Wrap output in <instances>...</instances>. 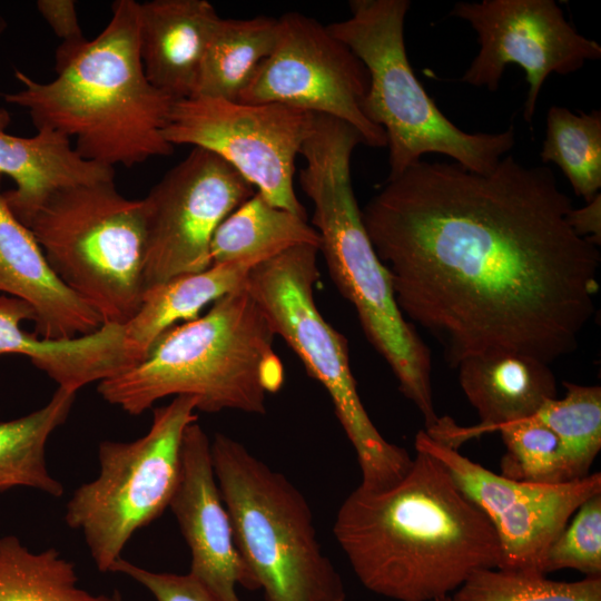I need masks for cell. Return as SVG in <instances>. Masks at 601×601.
Listing matches in <instances>:
<instances>
[{
	"instance_id": "7c38bea8",
	"label": "cell",
	"mask_w": 601,
	"mask_h": 601,
	"mask_svg": "<svg viewBox=\"0 0 601 601\" xmlns=\"http://www.w3.org/2000/svg\"><path fill=\"white\" fill-rule=\"evenodd\" d=\"M366 68L327 26L299 12L277 19L270 55L237 101L274 102L324 115L352 126L364 145L384 148V130L362 110L368 90Z\"/></svg>"
},
{
	"instance_id": "8fae6325",
	"label": "cell",
	"mask_w": 601,
	"mask_h": 601,
	"mask_svg": "<svg viewBox=\"0 0 601 601\" xmlns=\"http://www.w3.org/2000/svg\"><path fill=\"white\" fill-rule=\"evenodd\" d=\"M315 116L274 102L190 97L173 104L164 136L174 147L189 145L217 155L268 203L307 218L294 175Z\"/></svg>"
},
{
	"instance_id": "7a4b0ae2",
	"label": "cell",
	"mask_w": 601,
	"mask_h": 601,
	"mask_svg": "<svg viewBox=\"0 0 601 601\" xmlns=\"http://www.w3.org/2000/svg\"><path fill=\"white\" fill-rule=\"evenodd\" d=\"M415 451L401 481L381 491L358 485L333 525L361 583L396 601L446 597L475 571L502 562L484 513L437 459Z\"/></svg>"
},
{
	"instance_id": "4dcf8cb0",
	"label": "cell",
	"mask_w": 601,
	"mask_h": 601,
	"mask_svg": "<svg viewBox=\"0 0 601 601\" xmlns=\"http://www.w3.org/2000/svg\"><path fill=\"white\" fill-rule=\"evenodd\" d=\"M573 569L585 577H601V493L584 501L550 545L545 574Z\"/></svg>"
},
{
	"instance_id": "cb8c5ba5",
	"label": "cell",
	"mask_w": 601,
	"mask_h": 601,
	"mask_svg": "<svg viewBox=\"0 0 601 601\" xmlns=\"http://www.w3.org/2000/svg\"><path fill=\"white\" fill-rule=\"evenodd\" d=\"M76 393L58 387L42 407L0 423V492L17 486L60 497L63 486L49 472L46 445L68 418Z\"/></svg>"
},
{
	"instance_id": "277c9868",
	"label": "cell",
	"mask_w": 601,
	"mask_h": 601,
	"mask_svg": "<svg viewBox=\"0 0 601 601\" xmlns=\"http://www.w3.org/2000/svg\"><path fill=\"white\" fill-rule=\"evenodd\" d=\"M359 144L352 126L316 115L300 150L305 165L298 179L313 203L312 224L335 286L354 306L366 338L430 430L440 418L433 404L431 353L400 311L388 272L364 227L351 178L352 155Z\"/></svg>"
},
{
	"instance_id": "d6986e66",
	"label": "cell",
	"mask_w": 601,
	"mask_h": 601,
	"mask_svg": "<svg viewBox=\"0 0 601 601\" xmlns=\"http://www.w3.org/2000/svg\"><path fill=\"white\" fill-rule=\"evenodd\" d=\"M219 18L207 0L139 3V52L148 81L175 101L193 97Z\"/></svg>"
},
{
	"instance_id": "30bf717a",
	"label": "cell",
	"mask_w": 601,
	"mask_h": 601,
	"mask_svg": "<svg viewBox=\"0 0 601 601\" xmlns=\"http://www.w3.org/2000/svg\"><path fill=\"white\" fill-rule=\"evenodd\" d=\"M197 401L179 395L152 410L149 431L130 442L102 441L99 473L66 505L67 525L82 533L100 572H109L126 544L169 508L180 474L181 441L197 421Z\"/></svg>"
},
{
	"instance_id": "9c48e42d",
	"label": "cell",
	"mask_w": 601,
	"mask_h": 601,
	"mask_svg": "<svg viewBox=\"0 0 601 601\" xmlns=\"http://www.w3.org/2000/svg\"><path fill=\"white\" fill-rule=\"evenodd\" d=\"M311 245L292 247L260 262L245 285L280 336L303 362L308 375L328 393L334 412L353 445L362 473L361 487L388 489L412 465L408 452L386 441L370 418L352 374L348 344L316 306L317 254Z\"/></svg>"
},
{
	"instance_id": "d6a6232c",
	"label": "cell",
	"mask_w": 601,
	"mask_h": 601,
	"mask_svg": "<svg viewBox=\"0 0 601 601\" xmlns=\"http://www.w3.org/2000/svg\"><path fill=\"white\" fill-rule=\"evenodd\" d=\"M39 14L61 40V47H72L85 42L80 27L77 2L73 0H38Z\"/></svg>"
},
{
	"instance_id": "e0dca14e",
	"label": "cell",
	"mask_w": 601,
	"mask_h": 601,
	"mask_svg": "<svg viewBox=\"0 0 601 601\" xmlns=\"http://www.w3.org/2000/svg\"><path fill=\"white\" fill-rule=\"evenodd\" d=\"M457 367L462 391L481 423L461 427L450 417L443 420L434 440L453 449L472 436L530 418L544 403L556 397L550 365L532 356L515 353L473 356Z\"/></svg>"
},
{
	"instance_id": "6da1fadb",
	"label": "cell",
	"mask_w": 601,
	"mask_h": 601,
	"mask_svg": "<svg viewBox=\"0 0 601 601\" xmlns=\"http://www.w3.org/2000/svg\"><path fill=\"white\" fill-rule=\"evenodd\" d=\"M545 165L512 155L486 175L421 159L361 209L403 316L446 361L515 353L546 364L571 354L595 312L598 246Z\"/></svg>"
},
{
	"instance_id": "ac0fdd59",
	"label": "cell",
	"mask_w": 601,
	"mask_h": 601,
	"mask_svg": "<svg viewBox=\"0 0 601 601\" xmlns=\"http://www.w3.org/2000/svg\"><path fill=\"white\" fill-rule=\"evenodd\" d=\"M0 175V294L28 303L35 334L45 339L88 335L100 317L52 272L30 229L9 208Z\"/></svg>"
},
{
	"instance_id": "ba28073f",
	"label": "cell",
	"mask_w": 601,
	"mask_h": 601,
	"mask_svg": "<svg viewBox=\"0 0 601 601\" xmlns=\"http://www.w3.org/2000/svg\"><path fill=\"white\" fill-rule=\"evenodd\" d=\"M56 276L101 319L125 325L146 290L142 199L114 180L59 188L26 225Z\"/></svg>"
},
{
	"instance_id": "3957f363",
	"label": "cell",
	"mask_w": 601,
	"mask_h": 601,
	"mask_svg": "<svg viewBox=\"0 0 601 601\" xmlns=\"http://www.w3.org/2000/svg\"><path fill=\"white\" fill-rule=\"evenodd\" d=\"M92 40L57 48L56 78L40 82L14 70L22 88L0 93L37 130L59 132L85 160L126 168L173 154L164 136L175 100L147 79L139 52V2L117 0Z\"/></svg>"
},
{
	"instance_id": "1f68e13d",
	"label": "cell",
	"mask_w": 601,
	"mask_h": 601,
	"mask_svg": "<svg viewBox=\"0 0 601 601\" xmlns=\"http://www.w3.org/2000/svg\"><path fill=\"white\" fill-rule=\"evenodd\" d=\"M109 572L121 573L140 583L156 601H219L189 573L155 572L118 559Z\"/></svg>"
},
{
	"instance_id": "9a60e30c",
	"label": "cell",
	"mask_w": 601,
	"mask_h": 601,
	"mask_svg": "<svg viewBox=\"0 0 601 601\" xmlns=\"http://www.w3.org/2000/svg\"><path fill=\"white\" fill-rule=\"evenodd\" d=\"M415 449L437 459L460 490L484 513L497 535L499 569L545 574L546 552L579 506L601 493V473L561 484L519 482L496 474L425 431Z\"/></svg>"
},
{
	"instance_id": "8d00e7d4",
	"label": "cell",
	"mask_w": 601,
	"mask_h": 601,
	"mask_svg": "<svg viewBox=\"0 0 601 601\" xmlns=\"http://www.w3.org/2000/svg\"><path fill=\"white\" fill-rule=\"evenodd\" d=\"M433 601H450V597L449 595L442 597V598L435 599Z\"/></svg>"
},
{
	"instance_id": "5bb4252c",
	"label": "cell",
	"mask_w": 601,
	"mask_h": 601,
	"mask_svg": "<svg viewBox=\"0 0 601 601\" xmlns=\"http://www.w3.org/2000/svg\"><path fill=\"white\" fill-rule=\"evenodd\" d=\"M450 14L467 21L480 45L460 80L494 92L506 66L516 63L525 73L523 118L529 124L551 73L569 75L601 58V46L580 35L553 0L463 1Z\"/></svg>"
},
{
	"instance_id": "52a82bcc",
	"label": "cell",
	"mask_w": 601,
	"mask_h": 601,
	"mask_svg": "<svg viewBox=\"0 0 601 601\" xmlns=\"http://www.w3.org/2000/svg\"><path fill=\"white\" fill-rule=\"evenodd\" d=\"M210 453L238 552L266 601H345L300 491L242 443L215 434Z\"/></svg>"
},
{
	"instance_id": "4316f807",
	"label": "cell",
	"mask_w": 601,
	"mask_h": 601,
	"mask_svg": "<svg viewBox=\"0 0 601 601\" xmlns=\"http://www.w3.org/2000/svg\"><path fill=\"white\" fill-rule=\"evenodd\" d=\"M35 321V312L22 299L0 294V356L21 355L46 373L60 387L78 383L91 362V347L85 337L45 339L22 329Z\"/></svg>"
},
{
	"instance_id": "83f0119b",
	"label": "cell",
	"mask_w": 601,
	"mask_h": 601,
	"mask_svg": "<svg viewBox=\"0 0 601 601\" xmlns=\"http://www.w3.org/2000/svg\"><path fill=\"white\" fill-rule=\"evenodd\" d=\"M563 398L544 403L532 416L559 439L570 479L589 475L601 449V388L564 382Z\"/></svg>"
},
{
	"instance_id": "8992f818",
	"label": "cell",
	"mask_w": 601,
	"mask_h": 601,
	"mask_svg": "<svg viewBox=\"0 0 601 601\" xmlns=\"http://www.w3.org/2000/svg\"><path fill=\"white\" fill-rule=\"evenodd\" d=\"M348 6L351 16L327 28L367 70L362 110L386 135L387 179L431 152L449 156L471 171L491 173L515 145V129L511 125L500 132H467L437 108L406 55L404 21L410 1L351 0Z\"/></svg>"
},
{
	"instance_id": "484cf974",
	"label": "cell",
	"mask_w": 601,
	"mask_h": 601,
	"mask_svg": "<svg viewBox=\"0 0 601 601\" xmlns=\"http://www.w3.org/2000/svg\"><path fill=\"white\" fill-rule=\"evenodd\" d=\"M541 160L555 164L577 196L590 203L601 188V111L550 107Z\"/></svg>"
},
{
	"instance_id": "f1b7e54d",
	"label": "cell",
	"mask_w": 601,
	"mask_h": 601,
	"mask_svg": "<svg viewBox=\"0 0 601 601\" xmlns=\"http://www.w3.org/2000/svg\"><path fill=\"white\" fill-rule=\"evenodd\" d=\"M450 601H601V577L560 582L545 574L482 569L472 573Z\"/></svg>"
},
{
	"instance_id": "ffe728a7",
	"label": "cell",
	"mask_w": 601,
	"mask_h": 601,
	"mask_svg": "<svg viewBox=\"0 0 601 601\" xmlns=\"http://www.w3.org/2000/svg\"><path fill=\"white\" fill-rule=\"evenodd\" d=\"M10 120L8 110L0 107V175L16 184L3 196L24 226L55 190L114 180V168L82 159L66 136L41 129L32 137H18L7 131Z\"/></svg>"
},
{
	"instance_id": "2e32d148",
	"label": "cell",
	"mask_w": 601,
	"mask_h": 601,
	"mask_svg": "<svg viewBox=\"0 0 601 601\" xmlns=\"http://www.w3.org/2000/svg\"><path fill=\"white\" fill-rule=\"evenodd\" d=\"M190 551L189 574L219 601H240L235 588L259 585L244 563L214 472L210 441L198 424L183 435L180 474L169 503Z\"/></svg>"
},
{
	"instance_id": "e575fe53",
	"label": "cell",
	"mask_w": 601,
	"mask_h": 601,
	"mask_svg": "<svg viewBox=\"0 0 601 601\" xmlns=\"http://www.w3.org/2000/svg\"><path fill=\"white\" fill-rule=\"evenodd\" d=\"M8 22L3 14L0 12V36L7 30Z\"/></svg>"
},
{
	"instance_id": "5b68a950",
	"label": "cell",
	"mask_w": 601,
	"mask_h": 601,
	"mask_svg": "<svg viewBox=\"0 0 601 601\" xmlns=\"http://www.w3.org/2000/svg\"><path fill=\"white\" fill-rule=\"evenodd\" d=\"M275 333L245 283L197 318L167 329L134 367L98 383L108 403L140 415L167 396L188 395L197 410L266 413L284 384Z\"/></svg>"
},
{
	"instance_id": "44dd1931",
	"label": "cell",
	"mask_w": 601,
	"mask_h": 601,
	"mask_svg": "<svg viewBox=\"0 0 601 601\" xmlns=\"http://www.w3.org/2000/svg\"><path fill=\"white\" fill-rule=\"evenodd\" d=\"M256 260L213 264L207 269L176 276L146 288L135 316L124 326L132 367L154 343L179 321L189 322L209 303L242 286Z\"/></svg>"
},
{
	"instance_id": "f546056e",
	"label": "cell",
	"mask_w": 601,
	"mask_h": 601,
	"mask_svg": "<svg viewBox=\"0 0 601 601\" xmlns=\"http://www.w3.org/2000/svg\"><path fill=\"white\" fill-rule=\"evenodd\" d=\"M505 453L501 475L526 483L561 484L572 481L558 436L544 424L530 417L497 428Z\"/></svg>"
},
{
	"instance_id": "836d02e7",
	"label": "cell",
	"mask_w": 601,
	"mask_h": 601,
	"mask_svg": "<svg viewBox=\"0 0 601 601\" xmlns=\"http://www.w3.org/2000/svg\"><path fill=\"white\" fill-rule=\"evenodd\" d=\"M572 230L595 246L601 244V194L581 208H572L566 216Z\"/></svg>"
},
{
	"instance_id": "d590c367",
	"label": "cell",
	"mask_w": 601,
	"mask_h": 601,
	"mask_svg": "<svg viewBox=\"0 0 601 601\" xmlns=\"http://www.w3.org/2000/svg\"><path fill=\"white\" fill-rule=\"evenodd\" d=\"M109 597L110 601H124L122 595L118 590H114V592Z\"/></svg>"
},
{
	"instance_id": "d4e9b609",
	"label": "cell",
	"mask_w": 601,
	"mask_h": 601,
	"mask_svg": "<svg viewBox=\"0 0 601 601\" xmlns=\"http://www.w3.org/2000/svg\"><path fill=\"white\" fill-rule=\"evenodd\" d=\"M0 601H110L78 584L71 562L55 548L32 552L14 535L0 538Z\"/></svg>"
},
{
	"instance_id": "603a6c76",
	"label": "cell",
	"mask_w": 601,
	"mask_h": 601,
	"mask_svg": "<svg viewBox=\"0 0 601 601\" xmlns=\"http://www.w3.org/2000/svg\"><path fill=\"white\" fill-rule=\"evenodd\" d=\"M277 36V19L219 18L210 35L193 97L237 101L254 75L270 55Z\"/></svg>"
},
{
	"instance_id": "4fadbf2b",
	"label": "cell",
	"mask_w": 601,
	"mask_h": 601,
	"mask_svg": "<svg viewBox=\"0 0 601 601\" xmlns=\"http://www.w3.org/2000/svg\"><path fill=\"white\" fill-rule=\"evenodd\" d=\"M255 191L220 157L193 148L142 198L146 288L207 269L217 227Z\"/></svg>"
},
{
	"instance_id": "7402d4cb",
	"label": "cell",
	"mask_w": 601,
	"mask_h": 601,
	"mask_svg": "<svg viewBox=\"0 0 601 601\" xmlns=\"http://www.w3.org/2000/svg\"><path fill=\"white\" fill-rule=\"evenodd\" d=\"M321 243L307 218L272 205L255 191L217 227L210 244L211 265L263 262L299 245L319 249Z\"/></svg>"
}]
</instances>
